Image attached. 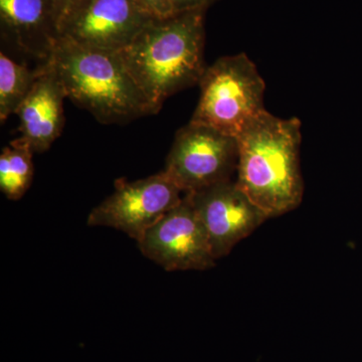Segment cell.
I'll use <instances>...</instances> for the list:
<instances>
[{
    "mask_svg": "<svg viewBox=\"0 0 362 362\" xmlns=\"http://www.w3.org/2000/svg\"><path fill=\"white\" fill-rule=\"evenodd\" d=\"M204 11L156 18L118 52L154 114L180 90L199 85L206 66Z\"/></svg>",
    "mask_w": 362,
    "mask_h": 362,
    "instance_id": "1",
    "label": "cell"
},
{
    "mask_svg": "<svg viewBox=\"0 0 362 362\" xmlns=\"http://www.w3.org/2000/svg\"><path fill=\"white\" fill-rule=\"evenodd\" d=\"M301 122L268 111L238 137V187L269 218L297 209L303 199L300 171Z\"/></svg>",
    "mask_w": 362,
    "mask_h": 362,
    "instance_id": "2",
    "label": "cell"
},
{
    "mask_svg": "<svg viewBox=\"0 0 362 362\" xmlns=\"http://www.w3.org/2000/svg\"><path fill=\"white\" fill-rule=\"evenodd\" d=\"M49 61L66 98L100 123L125 124L154 114L118 52L90 49L61 37Z\"/></svg>",
    "mask_w": 362,
    "mask_h": 362,
    "instance_id": "3",
    "label": "cell"
},
{
    "mask_svg": "<svg viewBox=\"0 0 362 362\" xmlns=\"http://www.w3.org/2000/svg\"><path fill=\"white\" fill-rule=\"evenodd\" d=\"M199 85L201 97L189 122L238 138L267 112L265 81L246 54L216 59Z\"/></svg>",
    "mask_w": 362,
    "mask_h": 362,
    "instance_id": "4",
    "label": "cell"
},
{
    "mask_svg": "<svg viewBox=\"0 0 362 362\" xmlns=\"http://www.w3.org/2000/svg\"><path fill=\"white\" fill-rule=\"evenodd\" d=\"M238 159V138L189 122L176 132L163 171L183 194H189L232 180Z\"/></svg>",
    "mask_w": 362,
    "mask_h": 362,
    "instance_id": "5",
    "label": "cell"
},
{
    "mask_svg": "<svg viewBox=\"0 0 362 362\" xmlns=\"http://www.w3.org/2000/svg\"><path fill=\"white\" fill-rule=\"evenodd\" d=\"M181 189L164 171L129 182L116 180L115 190L88 218V226H108L142 240L164 214L182 199Z\"/></svg>",
    "mask_w": 362,
    "mask_h": 362,
    "instance_id": "6",
    "label": "cell"
},
{
    "mask_svg": "<svg viewBox=\"0 0 362 362\" xmlns=\"http://www.w3.org/2000/svg\"><path fill=\"white\" fill-rule=\"evenodd\" d=\"M138 244L146 258L166 271H204L216 265L206 228L189 194H185Z\"/></svg>",
    "mask_w": 362,
    "mask_h": 362,
    "instance_id": "7",
    "label": "cell"
},
{
    "mask_svg": "<svg viewBox=\"0 0 362 362\" xmlns=\"http://www.w3.org/2000/svg\"><path fill=\"white\" fill-rule=\"evenodd\" d=\"M189 195L216 259L230 254L269 218L235 181H223Z\"/></svg>",
    "mask_w": 362,
    "mask_h": 362,
    "instance_id": "8",
    "label": "cell"
},
{
    "mask_svg": "<svg viewBox=\"0 0 362 362\" xmlns=\"http://www.w3.org/2000/svg\"><path fill=\"white\" fill-rule=\"evenodd\" d=\"M153 20L136 0H86L61 37L90 49L118 52Z\"/></svg>",
    "mask_w": 362,
    "mask_h": 362,
    "instance_id": "9",
    "label": "cell"
},
{
    "mask_svg": "<svg viewBox=\"0 0 362 362\" xmlns=\"http://www.w3.org/2000/svg\"><path fill=\"white\" fill-rule=\"evenodd\" d=\"M66 98L56 69L49 59L45 62L37 82L16 111L21 134L16 140L33 153L47 151L63 132Z\"/></svg>",
    "mask_w": 362,
    "mask_h": 362,
    "instance_id": "10",
    "label": "cell"
},
{
    "mask_svg": "<svg viewBox=\"0 0 362 362\" xmlns=\"http://www.w3.org/2000/svg\"><path fill=\"white\" fill-rule=\"evenodd\" d=\"M0 30L2 40L42 63L61 37L52 0H0Z\"/></svg>",
    "mask_w": 362,
    "mask_h": 362,
    "instance_id": "11",
    "label": "cell"
},
{
    "mask_svg": "<svg viewBox=\"0 0 362 362\" xmlns=\"http://www.w3.org/2000/svg\"><path fill=\"white\" fill-rule=\"evenodd\" d=\"M42 73V65L30 70L16 63L4 52L0 54V121L4 124L16 114Z\"/></svg>",
    "mask_w": 362,
    "mask_h": 362,
    "instance_id": "12",
    "label": "cell"
},
{
    "mask_svg": "<svg viewBox=\"0 0 362 362\" xmlns=\"http://www.w3.org/2000/svg\"><path fill=\"white\" fill-rule=\"evenodd\" d=\"M33 152L14 139L0 156V189L11 201H18L28 192L33 177Z\"/></svg>",
    "mask_w": 362,
    "mask_h": 362,
    "instance_id": "13",
    "label": "cell"
},
{
    "mask_svg": "<svg viewBox=\"0 0 362 362\" xmlns=\"http://www.w3.org/2000/svg\"><path fill=\"white\" fill-rule=\"evenodd\" d=\"M54 1V13H56L57 25H58L59 35L64 28L71 20L78 8L84 4L86 0H52Z\"/></svg>",
    "mask_w": 362,
    "mask_h": 362,
    "instance_id": "14",
    "label": "cell"
},
{
    "mask_svg": "<svg viewBox=\"0 0 362 362\" xmlns=\"http://www.w3.org/2000/svg\"><path fill=\"white\" fill-rule=\"evenodd\" d=\"M154 18H166L177 13L175 0H136Z\"/></svg>",
    "mask_w": 362,
    "mask_h": 362,
    "instance_id": "15",
    "label": "cell"
},
{
    "mask_svg": "<svg viewBox=\"0 0 362 362\" xmlns=\"http://www.w3.org/2000/svg\"><path fill=\"white\" fill-rule=\"evenodd\" d=\"M218 0H175V8L177 13L192 11H206L209 6H213Z\"/></svg>",
    "mask_w": 362,
    "mask_h": 362,
    "instance_id": "16",
    "label": "cell"
}]
</instances>
